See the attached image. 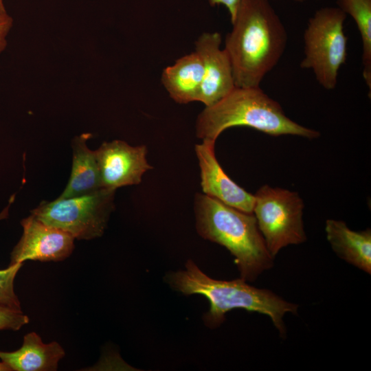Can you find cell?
<instances>
[{
    "label": "cell",
    "instance_id": "obj_14",
    "mask_svg": "<svg viewBox=\"0 0 371 371\" xmlns=\"http://www.w3.org/2000/svg\"><path fill=\"white\" fill-rule=\"evenodd\" d=\"M203 78V63L195 51L178 58L161 74L164 88L170 97L179 104L199 102Z\"/></svg>",
    "mask_w": 371,
    "mask_h": 371
},
{
    "label": "cell",
    "instance_id": "obj_3",
    "mask_svg": "<svg viewBox=\"0 0 371 371\" xmlns=\"http://www.w3.org/2000/svg\"><path fill=\"white\" fill-rule=\"evenodd\" d=\"M194 212L198 234L231 253L240 278L253 282L273 267L274 258L267 247L253 213L200 193L195 196Z\"/></svg>",
    "mask_w": 371,
    "mask_h": 371
},
{
    "label": "cell",
    "instance_id": "obj_5",
    "mask_svg": "<svg viewBox=\"0 0 371 371\" xmlns=\"http://www.w3.org/2000/svg\"><path fill=\"white\" fill-rule=\"evenodd\" d=\"M346 19L338 7H323L309 19L304 32V57L300 67L311 69L327 90L336 87L339 70L347 59Z\"/></svg>",
    "mask_w": 371,
    "mask_h": 371
},
{
    "label": "cell",
    "instance_id": "obj_18",
    "mask_svg": "<svg viewBox=\"0 0 371 371\" xmlns=\"http://www.w3.org/2000/svg\"><path fill=\"white\" fill-rule=\"evenodd\" d=\"M29 321L21 309L0 303V330H18Z\"/></svg>",
    "mask_w": 371,
    "mask_h": 371
},
{
    "label": "cell",
    "instance_id": "obj_11",
    "mask_svg": "<svg viewBox=\"0 0 371 371\" xmlns=\"http://www.w3.org/2000/svg\"><path fill=\"white\" fill-rule=\"evenodd\" d=\"M214 145V142L202 140L195 146L203 194L229 206L253 213L254 195L236 184L224 172L216 159Z\"/></svg>",
    "mask_w": 371,
    "mask_h": 371
},
{
    "label": "cell",
    "instance_id": "obj_6",
    "mask_svg": "<svg viewBox=\"0 0 371 371\" xmlns=\"http://www.w3.org/2000/svg\"><path fill=\"white\" fill-rule=\"evenodd\" d=\"M115 192L102 188L82 196L43 201L31 210V214L76 239L91 240L104 232L115 208Z\"/></svg>",
    "mask_w": 371,
    "mask_h": 371
},
{
    "label": "cell",
    "instance_id": "obj_2",
    "mask_svg": "<svg viewBox=\"0 0 371 371\" xmlns=\"http://www.w3.org/2000/svg\"><path fill=\"white\" fill-rule=\"evenodd\" d=\"M164 280L176 291L186 295L199 294L208 300L210 309L204 315L203 321L211 328L222 324L228 311L242 308L269 317L283 337L286 335L284 315L296 314L298 309L296 304L284 300L268 289L254 287L240 278L232 280L212 278L192 260L186 262L184 269L167 273Z\"/></svg>",
    "mask_w": 371,
    "mask_h": 371
},
{
    "label": "cell",
    "instance_id": "obj_21",
    "mask_svg": "<svg viewBox=\"0 0 371 371\" xmlns=\"http://www.w3.org/2000/svg\"><path fill=\"white\" fill-rule=\"evenodd\" d=\"M0 371H11L10 369L3 363L0 362Z\"/></svg>",
    "mask_w": 371,
    "mask_h": 371
},
{
    "label": "cell",
    "instance_id": "obj_8",
    "mask_svg": "<svg viewBox=\"0 0 371 371\" xmlns=\"http://www.w3.org/2000/svg\"><path fill=\"white\" fill-rule=\"evenodd\" d=\"M102 187L117 188L137 185L144 174L153 168L144 145L133 146L122 140L106 142L96 150Z\"/></svg>",
    "mask_w": 371,
    "mask_h": 371
},
{
    "label": "cell",
    "instance_id": "obj_23",
    "mask_svg": "<svg viewBox=\"0 0 371 371\" xmlns=\"http://www.w3.org/2000/svg\"><path fill=\"white\" fill-rule=\"evenodd\" d=\"M293 1H297V2H303L306 0H293Z\"/></svg>",
    "mask_w": 371,
    "mask_h": 371
},
{
    "label": "cell",
    "instance_id": "obj_19",
    "mask_svg": "<svg viewBox=\"0 0 371 371\" xmlns=\"http://www.w3.org/2000/svg\"><path fill=\"white\" fill-rule=\"evenodd\" d=\"M13 25V19L7 13H0V54L5 49L7 36Z\"/></svg>",
    "mask_w": 371,
    "mask_h": 371
},
{
    "label": "cell",
    "instance_id": "obj_12",
    "mask_svg": "<svg viewBox=\"0 0 371 371\" xmlns=\"http://www.w3.org/2000/svg\"><path fill=\"white\" fill-rule=\"evenodd\" d=\"M65 354L58 342L45 344L37 333L32 332L23 337L19 349L0 351V359L11 371H54Z\"/></svg>",
    "mask_w": 371,
    "mask_h": 371
},
{
    "label": "cell",
    "instance_id": "obj_13",
    "mask_svg": "<svg viewBox=\"0 0 371 371\" xmlns=\"http://www.w3.org/2000/svg\"><path fill=\"white\" fill-rule=\"evenodd\" d=\"M326 238L333 251L348 263L371 273V230L350 229L345 222L326 221Z\"/></svg>",
    "mask_w": 371,
    "mask_h": 371
},
{
    "label": "cell",
    "instance_id": "obj_10",
    "mask_svg": "<svg viewBox=\"0 0 371 371\" xmlns=\"http://www.w3.org/2000/svg\"><path fill=\"white\" fill-rule=\"evenodd\" d=\"M221 34L203 33L195 42V52L203 67V78L199 102L210 106L221 100L235 87L232 64L225 49L221 48Z\"/></svg>",
    "mask_w": 371,
    "mask_h": 371
},
{
    "label": "cell",
    "instance_id": "obj_4",
    "mask_svg": "<svg viewBox=\"0 0 371 371\" xmlns=\"http://www.w3.org/2000/svg\"><path fill=\"white\" fill-rule=\"evenodd\" d=\"M234 126H247L272 136L315 139L320 135L288 117L281 105L260 87H236L213 105L205 106L197 116L196 135L215 142L222 132Z\"/></svg>",
    "mask_w": 371,
    "mask_h": 371
},
{
    "label": "cell",
    "instance_id": "obj_16",
    "mask_svg": "<svg viewBox=\"0 0 371 371\" xmlns=\"http://www.w3.org/2000/svg\"><path fill=\"white\" fill-rule=\"evenodd\" d=\"M337 7L355 21L362 43L363 77L371 91V0H337Z\"/></svg>",
    "mask_w": 371,
    "mask_h": 371
},
{
    "label": "cell",
    "instance_id": "obj_17",
    "mask_svg": "<svg viewBox=\"0 0 371 371\" xmlns=\"http://www.w3.org/2000/svg\"><path fill=\"white\" fill-rule=\"evenodd\" d=\"M22 265L23 263H17L0 269V303L20 309L21 303L14 292V282Z\"/></svg>",
    "mask_w": 371,
    "mask_h": 371
},
{
    "label": "cell",
    "instance_id": "obj_20",
    "mask_svg": "<svg viewBox=\"0 0 371 371\" xmlns=\"http://www.w3.org/2000/svg\"><path fill=\"white\" fill-rule=\"evenodd\" d=\"M212 6L222 5L228 10L231 22L234 19L241 0H208Z\"/></svg>",
    "mask_w": 371,
    "mask_h": 371
},
{
    "label": "cell",
    "instance_id": "obj_22",
    "mask_svg": "<svg viewBox=\"0 0 371 371\" xmlns=\"http://www.w3.org/2000/svg\"><path fill=\"white\" fill-rule=\"evenodd\" d=\"M7 12L3 0H0V13Z\"/></svg>",
    "mask_w": 371,
    "mask_h": 371
},
{
    "label": "cell",
    "instance_id": "obj_1",
    "mask_svg": "<svg viewBox=\"0 0 371 371\" xmlns=\"http://www.w3.org/2000/svg\"><path fill=\"white\" fill-rule=\"evenodd\" d=\"M225 40L238 87H260L286 47V28L269 0H241Z\"/></svg>",
    "mask_w": 371,
    "mask_h": 371
},
{
    "label": "cell",
    "instance_id": "obj_7",
    "mask_svg": "<svg viewBox=\"0 0 371 371\" xmlns=\"http://www.w3.org/2000/svg\"><path fill=\"white\" fill-rule=\"evenodd\" d=\"M253 214L271 255L306 240L303 223L304 202L296 192L268 185L255 193Z\"/></svg>",
    "mask_w": 371,
    "mask_h": 371
},
{
    "label": "cell",
    "instance_id": "obj_9",
    "mask_svg": "<svg viewBox=\"0 0 371 371\" xmlns=\"http://www.w3.org/2000/svg\"><path fill=\"white\" fill-rule=\"evenodd\" d=\"M23 234L10 254L9 265L27 260L42 262L60 261L74 249V238L69 234L48 225L32 214L21 221Z\"/></svg>",
    "mask_w": 371,
    "mask_h": 371
},
{
    "label": "cell",
    "instance_id": "obj_15",
    "mask_svg": "<svg viewBox=\"0 0 371 371\" xmlns=\"http://www.w3.org/2000/svg\"><path fill=\"white\" fill-rule=\"evenodd\" d=\"M90 137L91 134L85 133L73 139L71 175L65 188L58 198L82 196L103 188L95 151L90 150L87 145Z\"/></svg>",
    "mask_w": 371,
    "mask_h": 371
}]
</instances>
